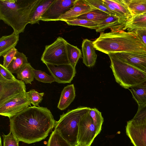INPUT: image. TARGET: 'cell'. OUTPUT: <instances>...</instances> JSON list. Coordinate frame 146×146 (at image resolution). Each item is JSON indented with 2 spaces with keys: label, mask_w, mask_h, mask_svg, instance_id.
<instances>
[{
  "label": "cell",
  "mask_w": 146,
  "mask_h": 146,
  "mask_svg": "<svg viewBox=\"0 0 146 146\" xmlns=\"http://www.w3.org/2000/svg\"><path fill=\"white\" fill-rule=\"evenodd\" d=\"M9 119L10 132L19 141L28 144L44 139L56 121L50 110L39 106H29Z\"/></svg>",
  "instance_id": "1"
},
{
  "label": "cell",
  "mask_w": 146,
  "mask_h": 146,
  "mask_svg": "<svg viewBox=\"0 0 146 146\" xmlns=\"http://www.w3.org/2000/svg\"><path fill=\"white\" fill-rule=\"evenodd\" d=\"M93 43L96 50L108 54L118 52L146 54V46L134 31L102 32Z\"/></svg>",
  "instance_id": "2"
},
{
  "label": "cell",
  "mask_w": 146,
  "mask_h": 146,
  "mask_svg": "<svg viewBox=\"0 0 146 146\" xmlns=\"http://www.w3.org/2000/svg\"><path fill=\"white\" fill-rule=\"evenodd\" d=\"M41 0H0V19L14 33H23L32 11Z\"/></svg>",
  "instance_id": "3"
},
{
  "label": "cell",
  "mask_w": 146,
  "mask_h": 146,
  "mask_svg": "<svg viewBox=\"0 0 146 146\" xmlns=\"http://www.w3.org/2000/svg\"><path fill=\"white\" fill-rule=\"evenodd\" d=\"M90 108L80 106L68 110L60 116L58 121H56L54 130L58 132L71 146L78 144V124L81 118L86 114Z\"/></svg>",
  "instance_id": "4"
},
{
  "label": "cell",
  "mask_w": 146,
  "mask_h": 146,
  "mask_svg": "<svg viewBox=\"0 0 146 146\" xmlns=\"http://www.w3.org/2000/svg\"><path fill=\"white\" fill-rule=\"evenodd\" d=\"M116 81L125 89L140 83L146 79V73L123 61L113 53L108 54Z\"/></svg>",
  "instance_id": "5"
},
{
  "label": "cell",
  "mask_w": 146,
  "mask_h": 146,
  "mask_svg": "<svg viewBox=\"0 0 146 146\" xmlns=\"http://www.w3.org/2000/svg\"><path fill=\"white\" fill-rule=\"evenodd\" d=\"M68 42L59 36L51 44L46 45L41 60L46 64L56 66L70 64L67 54Z\"/></svg>",
  "instance_id": "6"
},
{
  "label": "cell",
  "mask_w": 146,
  "mask_h": 146,
  "mask_svg": "<svg viewBox=\"0 0 146 146\" xmlns=\"http://www.w3.org/2000/svg\"><path fill=\"white\" fill-rule=\"evenodd\" d=\"M99 133L88 111L82 116L79 123L78 144L90 146L95 138Z\"/></svg>",
  "instance_id": "7"
},
{
  "label": "cell",
  "mask_w": 146,
  "mask_h": 146,
  "mask_svg": "<svg viewBox=\"0 0 146 146\" xmlns=\"http://www.w3.org/2000/svg\"><path fill=\"white\" fill-rule=\"evenodd\" d=\"M126 132L134 146H146V119L133 118L127 122Z\"/></svg>",
  "instance_id": "8"
},
{
  "label": "cell",
  "mask_w": 146,
  "mask_h": 146,
  "mask_svg": "<svg viewBox=\"0 0 146 146\" xmlns=\"http://www.w3.org/2000/svg\"><path fill=\"white\" fill-rule=\"evenodd\" d=\"M26 92L23 82L16 78L7 80L0 74V106L10 98Z\"/></svg>",
  "instance_id": "9"
},
{
  "label": "cell",
  "mask_w": 146,
  "mask_h": 146,
  "mask_svg": "<svg viewBox=\"0 0 146 146\" xmlns=\"http://www.w3.org/2000/svg\"><path fill=\"white\" fill-rule=\"evenodd\" d=\"M31 106L27 92L12 98L0 106V114L9 119Z\"/></svg>",
  "instance_id": "10"
},
{
  "label": "cell",
  "mask_w": 146,
  "mask_h": 146,
  "mask_svg": "<svg viewBox=\"0 0 146 146\" xmlns=\"http://www.w3.org/2000/svg\"><path fill=\"white\" fill-rule=\"evenodd\" d=\"M76 0H55L41 17L40 21H58L62 15L73 6Z\"/></svg>",
  "instance_id": "11"
},
{
  "label": "cell",
  "mask_w": 146,
  "mask_h": 146,
  "mask_svg": "<svg viewBox=\"0 0 146 146\" xmlns=\"http://www.w3.org/2000/svg\"><path fill=\"white\" fill-rule=\"evenodd\" d=\"M46 65L55 82L58 83H70L76 73L75 68L70 64L56 66L51 64Z\"/></svg>",
  "instance_id": "12"
},
{
  "label": "cell",
  "mask_w": 146,
  "mask_h": 146,
  "mask_svg": "<svg viewBox=\"0 0 146 146\" xmlns=\"http://www.w3.org/2000/svg\"><path fill=\"white\" fill-rule=\"evenodd\" d=\"M96 9L86 0H76L72 7L61 15L58 19V21L65 22L76 19L81 15Z\"/></svg>",
  "instance_id": "13"
},
{
  "label": "cell",
  "mask_w": 146,
  "mask_h": 146,
  "mask_svg": "<svg viewBox=\"0 0 146 146\" xmlns=\"http://www.w3.org/2000/svg\"><path fill=\"white\" fill-rule=\"evenodd\" d=\"M127 20L125 18L116 16H110L104 21L99 24L96 29L97 32H102L109 29L111 32L123 30Z\"/></svg>",
  "instance_id": "14"
},
{
  "label": "cell",
  "mask_w": 146,
  "mask_h": 146,
  "mask_svg": "<svg viewBox=\"0 0 146 146\" xmlns=\"http://www.w3.org/2000/svg\"><path fill=\"white\" fill-rule=\"evenodd\" d=\"M113 54L123 61L146 73V54L127 52Z\"/></svg>",
  "instance_id": "15"
},
{
  "label": "cell",
  "mask_w": 146,
  "mask_h": 146,
  "mask_svg": "<svg viewBox=\"0 0 146 146\" xmlns=\"http://www.w3.org/2000/svg\"><path fill=\"white\" fill-rule=\"evenodd\" d=\"M95 49L93 42L87 39L83 40L82 46L83 62L87 67H92L95 64L97 58Z\"/></svg>",
  "instance_id": "16"
},
{
  "label": "cell",
  "mask_w": 146,
  "mask_h": 146,
  "mask_svg": "<svg viewBox=\"0 0 146 146\" xmlns=\"http://www.w3.org/2000/svg\"><path fill=\"white\" fill-rule=\"evenodd\" d=\"M76 96L75 89L74 84L68 85L62 90L57 108L61 110L66 109L74 101Z\"/></svg>",
  "instance_id": "17"
},
{
  "label": "cell",
  "mask_w": 146,
  "mask_h": 146,
  "mask_svg": "<svg viewBox=\"0 0 146 146\" xmlns=\"http://www.w3.org/2000/svg\"><path fill=\"white\" fill-rule=\"evenodd\" d=\"M19 34L13 32L10 35L0 38V56H3L17 45L19 41Z\"/></svg>",
  "instance_id": "18"
},
{
  "label": "cell",
  "mask_w": 146,
  "mask_h": 146,
  "mask_svg": "<svg viewBox=\"0 0 146 146\" xmlns=\"http://www.w3.org/2000/svg\"><path fill=\"white\" fill-rule=\"evenodd\" d=\"M129 90L139 106L146 104V79Z\"/></svg>",
  "instance_id": "19"
},
{
  "label": "cell",
  "mask_w": 146,
  "mask_h": 146,
  "mask_svg": "<svg viewBox=\"0 0 146 146\" xmlns=\"http://www.w3.org/2000/svg\"><path fill=\"white\" fill-rule=\"evenodd\" d=\"M54 0H41L32 11L30 17V23L39 24L41 17Z\"/></svg>",
  "instance_id": "20"
},
{
  "label": "cell",
  "mask_w": 146,
  "mask_h": 146,
  "mask_svg": "<svg viewBox=\"0 0 146 146\" xmlns=\"http://www.w3.org/2000/svg\"><path fill=\"white\" fill-rule=\"evenodd\" d=\"M139 29H146V15L132 16L127 20L123 30L131 31Z\"/></svg>",
  "instance_id": "21"
},
{
  "label": "cell",
  "mask_w": 146,
  "mask_h": 146,
  "mask_svg": "<svg viewBox=\"0 0 146 146\" xmlns=\"http://www.w3.org/2000/svg\"><path fill=\"white\" fill-rule=\"evenodd\" d=\"M133 16L143 14L146 12V0H124Z\"/></svg>",
  "instance_id": "22"
},
{
  "label": "cell",
  "mask_w": 146,
  "mask_h": 146,
  "mask_svg": "<svg viewBox=\"0 0 146 146\" xmlns=\"http://www.w3.org/2000/svg\"><path fill=\"white\" fill-rule=\"evenodd\" d=\"M28 63V58L23 53L17 50L7 68L12 74L16 73Z\"/></svg>",
  "instance_id": "23"
},
{
  "label": "cell",
  "mask_w": 146,
  "mask_h": 146,
  "mask_svg": "<svg viewBox=\"0 0 146 146\" xmlns=\"http://www.w3.org/2000/svg\"><path fill=\"white\" fill-rule=\"evenodd\" d=\"M110 16L107 13L96 9L81 15L77 18L89 20L100 24L104 21Z\"/></svg>",
  "instance_id": "24"
},
{
  "label": "cell",
  "mask_w": 146,
  "mask_h": 146,
  "mask_svg": "<svg viewBox=\"0 0 146 146\" xmlns=\"http://www.w3.org/2000/svg\"><path fill=\"white\" fill-rule=\"evenodd\" d=\"M33 69L30 63H28L16 73L17 78L20 79L25 84H31L34 78Z\"/></svg>",
  "instance_id": "25"
},
{
  "label": "cell",
  "mask_w": 146,
  "mask_h": 146,
  "mask_svg": "<svg viewBox=\"0 0 146 146\" xmlns=\"http://www.w3.org/2000/svg\"><path fill=\"white\" fill-rule=\"evenodd\" d=\"M67 49L69 63L75 68L78 60L82 56L81 51L76 46L68 42L67 44Z\"/></svg>",
  "instance_id": "26"
},
{
  "label": "cell",
  "mask_w": 146,
  "mask_h": 146,
  "mask_svg": "<svg viewBox=\"0 0 146 146\" xmlns=\"http://www.w3.org/2000/svg\"><path fill=\"white\" fill-rule=\"evenodd\" d=\"M111 4L127 20L132 16L124 0H104Z\"/></svg>",
  "instance_id": "27"
},
{
  "label": "cell",
  "mask_w": 146,
  "mask_h": 146,
  "mask_svg": "<svg viewBox=\"0 0 146 146\" xmlns=\"http://www.w3.org/2000/svg\"><path fill=\"white\" fill-rule=\"evenodd\" d=\"M47 146H71L55 130L52 132L47 144Z\"/></svg>",
  "instance_id": "28"
},
{
  "label": "cell",
  "mask_w": 146,
  "mask_h": 146,
  "mask_svg": "<svg viewBox=\"0 0 146 146\" xmlns=\"http://www.w3.org/2000/svg\"><path fill=\"white\" fill-rule=\"evenodd\" d=\"M65 22L69 25L80 26L95 30L99 24V23L96 22L78 18Z\"/></svg>",
  "instance_id": "29"
},
{
  "label": "cell",
  "mask_w": 146,
  "mask_h": 146,
  "mask_svg": "<svg viewBox=\"0 0 146 146\" xmlns=\"http://www.w3.org/2000/svg\"><path fill=\"white\" fill-rule=\"evenodd\" d=\"M88 113L100 133L104 121L101 113L96 108H90L88 111Z\"/></svg>",
  "instance_id": "30"
},
{
  "label": "cell",
  "mask_w": 146,
  "mask_h": 146,
  "mask_svg": "<svg viewBox=\"0 0 146 146\" xmlns=\"http://www.w3.org/2000/svg\"><path fill=\"white\" fill-rule=\"evenodd\" d=\"M33 71L34 78L39 82L50 84L55 82L54 78L52 75H49L44 72L34 68Z\"/></svg>",
  "instance_id": "31"
},
{
  "label": "cell",
  "mask_w": 146,
  "mask_h": 146,
  "mask_svg": "<svg viewBox=\"0 0 146 146\" xmlns=\"http://www.w3.org/2000/svg\"><path fill=\"white\" fill-rule=\"evenodd\" d=\"M86 1L94 8L107 13L110 16H117L114 13L108 8L103 0H86Z\"/></svg>",
  "instance_id": "32"
},
{
  "label": "cell",
  "mask_w": 146,
  "mask_h": 146,
  "mask_svg": "<svg viewBox=\"0 0 146 146\" xmlns=\"http://www.w3.org/2000/svg\"><path fill=\"white\" fill-rule=\"evenodd\" d=\"M31 104L34 106H38L41 102L44 93H39L35 90L32 89L27 92Z\"/></svg>",
  "instance_id": "33"
},
{
  "label": "cell",
  "mask_w": 146,
  "mask_h": 146,
  "mask_svg": "<svg viewBox=\"0 0 146 146\" xmlns=\"http://www.w3.org/2000/svg\"><path fill=\"white\" fill-rule=\"evenodd\" d=\"M3 146H19V141L11 132L8 135H3Z\"/></svg>",
  "instance_id": "34"
},
{
  "label": "cell",
  "mask_w": 146,
  "mask_h": 146,
  "mask_svg": "<svg viewBox=\"0 0 146 146\" xmlns=\"http://www.w3.org/2000/svg\"><path fill=\"white\" fill-rule=\"evenodd\" d=\"M17 50L13 48L9 51L3 57V65L7 68L14 58Z\"/></svg>",
  "instance_id": "35"
},
{
  "label": "cell",
  "mask_w": 146,
  "mask_h": 146,
  "mask_svg": "<svg viewBox=\"0 0 146 146\" xmlns=\"http://www.w3.org/2000/svg\"><path fill=\"white\" fill-rule=\"evenodd\" d=\"M0 74L7 80H12L16 78L12 73L1 64H0Z\"/></svg>",
  "instance_id": "36"
},
{
  "label": "cell",
  "mask_w": 146,
  "mask_h": 146,
  "mask_svg": "<svg viewBox=\"0 0 146 146\" xmlns=\"http://www.w3.org/2000/svg\"><path fill=\"white\" fill-rule=\"evenodd\" d=\"M133 118L146 119V104L138 106L137 111Z\"/></svg>",
  "instance_id": "37"
},
{
  "label": "cell",
  "mask_w": 146,
  "mask_h": 146,
  "mask_svg": "<svg viewBox=\"0 0 146 146\" xmlns=\"http://www.w3.org/2000/svg\"><path fill=\"white\" fill-rule=\"evenodd\" d=\"M134 31L146 46V29H139Z\"/></svg>",
  "instance_id": "38"
},
{
  "label": "cell",
  "mask_w": 146,
  "mask_h": 146,
  "mask_svg": "<svg viewBox=\"0 0 146 146\" xmlns=\"http://www.w3.org/2000/svg\"><path fill=\"white\" fill-rule=\"evenodd\" d=\"M74 146H85L83 145H82L79 144H78L77 145H76Z\"/></svg>",
  "instance_id": "39"
},
{
  "label": "cell",
  "mask_w": 146,
  "mask_h": 146,
  "mask_svg": "<svg viewBox=\"0 0 146 146\" xmlns=\"http://www.w3.org/2000/svg\"><path fill=\"white\" fill-rule=\"evenodd\" d=\"M0 146H2L1 144V137H0Z\"/></svg>",
  "instance_id": "40"
},
{
  "label": "cell",
  "mask_w": 146,
  "mask_h": 146,
  "mask_svg": "<svg viewBox=\"0 0 146 146\" xmlns=\"http://www.w3.org/2000/svg\"><path fill=\"white\" fill-rule=\"evenodd\" d=\"M142 15H146V12H145V13H143Z\"/></svg>",
  "instance_id": "41"
}]
</instances>
